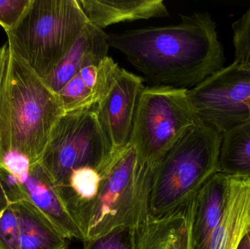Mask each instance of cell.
Returning <instances> with one entry per match:
<instances>
[{"label": "cell", "mask_w": 250, "mask_h": 249, "mask_svg": "<svg viewBox=\"0 0 250 249\" xmlns=\"http://www.w3.org/2000/svg\"><path fill=\"white\" fill-rule=\"evenodd\" d=\"M150 86L189 89L224 68L216 23L208 12L182 15L181 22L108 35Z\"/></svg>", "instance_id": "obj_1"}, {"label": "cell", "mask_w": 250, "mask_h": 249, "mask_svg": "<svg viewBox=\"0 0 250 249\" xmlns=\"http://www.w3.org/2000/svg\"><path fill=\"white\" fill-rule=\"evenodd\" d=\"M64 114L58 94L10 50L0 108L4 159L12 153L24 156L30 165L39 162Z\"/></svg>", "instance_id": "obj_2"}, {"label": "cell", "mask_w": 250, "mask_h": 249, "mask_svg": "<svg viewBox=\"0 0 250 249\" xmlns=\"http://www.w3.org/2000/svg\"><path fill=\"white\" fill-rule=\"evenodd\" d=\"M222 134L197 118L153 169L148 196L152 217L166 216L186 204L216 172Z\"/></svg>", "instance_id": "obj_3"}, {"label": "cell", "mask_w": 250, "mask_h": 249, "mask_svg": "<svg viewBox=\"0 0 250 249\" xmlns=\"http://www.w3.org/2000/svg\"><path fill=\"white\" fill-rule=\"evenodd\" d=\"M153 170L141 165L132 143L117 153L104 175L95 198L75 221L84 241L120 226L138 230L146 221Z\"/></svg>", "instance_id": "obj_4"}, {"label": "cell", "mask_w": 250, "mask_h": 249, "mask_svg": "<svg viewBox=\"0 0 250 249\" xmlns=\"http://www.w3.org/2000/svg\"><path fill=\"white\" fill-rule=\"evenodd\" d=\"M88 23L77 0H31L19 23L7 32V45L44 80Z\"/></svg>", "instance_id": "obj_5"}, {"label": "cell", "mask_w": 250, "mask_h": 249, "mask_svg": "<svg viewBox=\"0 0 250 249\" xmlns=\"http://www.w3.org/2000/svg\"><path fill=\"white\" fill-rule=\"evenodd\" d=\"M117 154L100 124L95 105L63 114L40 162L59 193L73 171L91 168L104 173Z\"/></svg>", "instance_id": "obj_6"}, {"label": "cell", "mask_w": 250, "mask_h": 249, "mask_svg": "<svg viewBox=\"0 0 250 249\" xmlns=\"http://www.w3.org/2000/svg\"><path fill=\"white\" fill-rule=\"evenodd\" d=\"M188 89L144 87L138 99L131 143L141 165L156 164L197 120Z\"/></svg>", "instance_id": "obj_7"}, {"label": "cell", "mask_w": 250, "mask_h": 249, "mask_svg": "<svg viewBox=\"0 0 250 249\" xmlns=\"http://www.w3.org/2000/svg\"><path fill=\"white\" fill-rule=\"evenodd\" d=\"M188 95L197 118L221 134L250 123V62L233 61Z\"/></svg>", "instance_id": "obj_8"}, {"label": "cell", "mask_w": 250, "mask_h": 249, "mask_svg": "<svg viewBox=\"0 0 250 249\" xmlns=\"http://www.w3.org/2000/svg\"><path fill=\"white\" fill-rule=\"evenodd\" d=\"M144 82L142 77L120 67L108 93L97 105L100 124L115 154L131 143Z\"/></svg>", "instance_id": "obj_9"}, {"label": "cell", "mask_w": 250, "mask_h": 249, "mask_svg": "<svg viewBox=\"0 0 250 249\" xmlns=\"http://www.w3.org/2000/svg\"><path fill=\"white\" fill-rule=\"evenodd\" d=\"M21 182L30 201L69 240L84 241L83 234L41 162L30 165Z\"/></svg>", "instance_id": "obj_10"}, {"label": "cell", "mask_w": 250, "mask_h": 249, "mask_svg": "<svg viewBox=\"0 0 250 249\" xmlns=\"http://www.w3.org/2000/svg\"><path fill=\"white\" fill-rule=\"evenodd\" d=\"M250 232V176L229 175L224 211L208 249H238Z\"/></svg>", "instance_id": "obj_11"}, {"label": "cell", "mask_w": 250, "mask_h": 249, "mask_svg": "<svg viewBox=\"0 0 250 249\" xmlns=\"http://www.w3.org/2000/svg\"><path fill=\"white\" fill-rule=\"evenodd\" d=\"M195 196L166 216L155 218L148 214L146 221L137 230V249H193L192 227Z\"/></svg>", "instance_id": "obj_12"}, {"label": "cell", "mask_w": 250, "mask_h": 249, "mask_svg": "<svg viewBox=\"0 0 250 249\" xmlns=\"http://www.w3.org/2000/svg\"><path fill=\"white\" fill-rule=\"evenodd\" d=\"M118 64L110 57L99 64L84 67L58 92L64 113L98 105L108 93Z\"/></svg>", "instance_id": "obj_13"}, {"label": "cell", "mask_w": 250, "mask_h": 249, "mask_svg": "<svg viewBox=\"0 0 250 249\" xmlns=\"http://www.w3.org/2000/svg\"><path fill=\"white\" fill-rule=\"evenodd\" d=\"M109 46L108 35L104 29L88 23L60 64L44 80L58 93L82 69L99 64L106 58Z\"/></svg>", "instance_id": "obj_14"}, {"label": "cell", "mask_w": 250, "mask_h": 249, "mask_svg": "<svg viewBox=\"0 0 250 249\" xmlns=\"http://www.w3.org/2000/svg\"><path fill=\"white\" fill-rule=\"evenodd\" d=\"M229 175L217 172L198 190L194 198L193 249H208L224 211Z\"/></svg>", "instance_id": "obj_15"}, {"label": "cell", "mask_w": 250, "mask_h": 249, "mask_svg": "<svg viewBox=\"0 0 250 249\" xmlns=\"http://www.w3.org/2000/svg\"><path fill=\"white\" fill-rule=\"evenodd\" d=\"M89 23L104 29L120 22L168 17L163 0H77Z\"/></svg>", "instance_id": "obj_16"}, {"label": "cell", "mask_w": 250, "mask_h": 249, "mask_svg": "<svg viewBox=\"0 0 250 249\" xmlns=\"http://www.w3.org/2000/svg\"><path fill=\"white\" fill-rule=\"evenodd\" d=\"M19 220L20 249H67L70 240L63 235L30 201L13 203Z\"/></svg>", "instance_id": "obj_17"}, {"label": "cell", "mask_w": 250, "mask_h": 249, "mask_svg": "<svg viewBox=\"0 0 250 249\" xmlns=\"http://www.w3.org/2000/svg\"><path fill=\"white\" fill-rule=\"evenodd\" d=\"M219 172L250 176V123L222 134Z\"/></svg>", "instance_id": "obj_18"}, {"label": "cell", "mask_w": 250, "mask_h": 249, "mask_svg": "<svg viewBox=\"0 0 250 249\" xmlns=\"http://www.w3.org/2000/svg\"><path fill=\"white\" fill-rule=\"evenodd\" d=\"M138 230L120 226L109 232L83 242L82 249H137Z\"/></svg>", "instance_id": "obj_19"}, {"label": "cell", "mask_w": 250, "mask_h": 249, "mask_svg": "<svg viewBox=\"0 0 250 249\" xmlns=\"http://www.w3.org/2000/svg\"><path fill=\"white\" fill-rule=\"evenodd\" d=\"M234 62H250V6L245 14L232 24Z\"/></svg>", "instance_id": "obj_20"}, {"label": "cell", "mask_w": 250, "mask_h": 249, "mask_svg": "<svg viewBox=\"0 0 250 249\" xmlns=\"http://www.w3.org/2000/svg\"><path fill=\"white\" fill-rule=\"evenodd\" d=\"M20 228L17 213L13 205L0 216V249H20Z\"/></svg>", "instance_id": "obj_21"}, {"label": "cell", "mask_w": 250, "mask_h": 249, "mask_svg": "<svg viewBox=\"0 0 250 249\" xmlns=\"http://www.w3.org/2000/svg\"><path fill=\"white\" fill-rule=\"evenodd\" d=\"M31 0H0V25L6 33L21 19Z\"/></svg>", "instance_id": "obj_22"}, {"label": "cell", "mask_w": 250, "mask_h": 249, "mask_svg": "<svg viewBox=\"0 0 250 249\" xmlns=\"http://www.w3.org/2000/svg\"><path fill=\"white\" fill-rule=\"evenodd\" d=\"M0 183L10 204L26 200L23 183L3 165H0Z\"/></svg>", "instance_id": "obj_23"}, {"label": "cell", "mask_w": 250, "mask_h": 249, "mask_svg": "<svg viewBox=\"0 0 250 249\" xmlns=\"http://www.w3.org/2000/svg\"><path fill=\"white\" fill-rule=\"evenodd\" d=\"M3 165L21 181L29 171L31 165L29 161L24 156L11 153L4 157Z\"/></svg>", "instance_id": "obj_24"}, {"label": "cell", "mask_w": 250, "mask_h": 249, "mask_svg": "<svg viewBox=\"0 0 250 249\" xmlns=\"http://www.w3.org/2000/svg\"><path fill=\"white\" fill-rule=\"evenodd\" d=\"M9 58H10V49H9L8 45H3L0 48V108H1V96L4 90V83L7 77ZM3 161H4V156H3L1 138H0V165H3Z\"/></svg>", "instance_id": "obj_25"}, {"label": "cell", "mask_w": 250, "mask_h": 249, "mask_svg": "<svg viewBox=\"0 0 250 249\" xmlns=\"http://www.w3.org/2000/svg\"><path fill=\"white\" fill-rule=\"evenodd\" d=\"M10 202H9L5 192L3 190L2 186L0 183V216H1V213L4 212V211L10 206Z\"/></svg>", "instance_id": "obj_26"}, {"label": "cell", "mask_w": 250, "mask_h": 249, "mask_svg": "<svg viewBox=\"0 0 250 249\" xmlns=\"http://www.w3.org/2000/svg\"><path fill=\"white\" fill-rule=\"evenodd\" d=\"M238 249H250V233L247 234Z\"/></svg>", "instance_id": "obj_27"}, {"label": "cell", "mask_w": 250, "mask_h": 249, "mask_svg": "<svg viewBox=\"0 0 250 249\" xmlns=\"http://www.w3.org/2000/svg\"></svg>", "instance_id": "obj_28"}, {"label": "cell", "mask_w": 250, "mask_h": 249, "mask_svg": "<svg viewBox=\"0 0 250 249\" xmlns=\"http://www.w3.org/2000/svg\"></svg>", "instance_id": "obj_29"}]
</instances>
